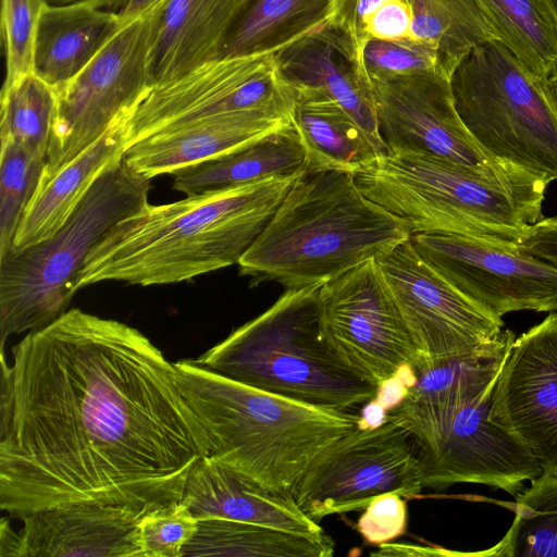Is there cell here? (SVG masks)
<instances>
[{
  "instance_id": "cell-17",
  "label": "cell",
  "mask_w": 557,
  "mask_h": 557,
  "mask_svg": "<svg viewBox=\"0 0 557 557\" xmlns=\"http://www.w3.org/2000/svg\"><path fill=\"white\" fill-rule=\"evenodd\" d=\"M490 416L557 475V312L515 338Z\"/></svg>"
},
{
  "instance_id": "cell-36",
  "label": "cell",
  "mask_w": 557,
  "mask_h": 557,
  "mask_svg": "<svg viewBox=\"0 0 557 557\" xmlns=\"http://www.w3.org/2000/svg\"><path fill=\"white\" fill-rule=\"evenodd\" d=\"M46 0H2L1 32L5 55L8 86L33 73L37 27Z\"/></svg>"
},
{
  "instance_id": "cell-40",
  "label": "cell",
  "mask_w": 557,
  "mask_h": 557,
  "mask_svg": "<svg viewBox=\"0 0 557 557\" xmlns=\"http://www.w3.org/2000/svg\"><path fill=\"white\" fill-rule=\"evenodd\" d=\"M519 247L557 267V216L541 218L528 230Z\"/></svg>"
},
{
  "instance_id": "cell-4",
  "label": "cell",
  "mask_w": 557,
  "mask_h": 557,
  "mask_svg": "<svg viewBox=\"0 0 557 557\" xmlns=\"http://www.w3.org/2000/svg\"><path fill=\"white\" fill-rule=\"evenodd\" d=\"M209 456L264 487L292 495L311 465L358 429L359 413L308 405L237 382L196 363H174Z\"/></svg>"
},
{
  "instance_id": "cell-19",
  "label": "cell",
  "mask_w": 557,
  "mask_h": 557,
  "mask_svg": "<svg viewBox=\"0 0 557 557\" xmlns=\"http://www.w3.org/2000/svg\"><path fill=\"white\" fill-rule=\"evenodd\" d=\"M290 123V116L270 110L231 112L158 132L131 146L129 168L152 180L221 158L249 146Z\"/></svg>"
},
{
  "instance_id": "cell-45",
  "label": "cell",
  "mask_w": 557,
  "mask_h": 557,
  "mask_svg": "<svg viewBox=\"0 0 557 557\" xmlns=\"http://www.w3.org/2000/svg\"><path fill=\"white\" fill-rule=\"evenodd\" d=\"M46 1L48 3H50V4L60 5V4L71 3V2H74V1H77V0H46Z\"/></svg>"
},
{
  "instance_id": "cell-12",
  "label": "cell",
  "mask_w": 557,
  "mask_h": 557,
  "mask_svg": "<svg viewBox=\"0 0 557 557\" xmlns=\"http://www.w3.org/2000/svg\"><path fill=\"white\" fill-rule=\"evenodd\" d=\"M423 490L414 442L387 420L375 429H357L323 453L307 470L292 496L313 521L364 510L377 496L418 497Z\"/></svg>"
},
{
  "instance_id": "cell-43",
  "label": "cell",
  "mask_w": 557,
  "mask_h": 557,
  "mask_svg": "<svg viewBox=\"0 0 557 557\" xmlns=\"http://www.w3.org/2000/svg\"><path fill=\"white\" fill-rule=\"evenodd\" d=\"M387 410L375 399H371L360 408L358 429H375L387 421Z\"/></svg>"
},
{
  "instance_id": "cell-20",
  "label": "cell",
  "mask_w": 557,
  "mask_h": 557,
  "mask_svg": "<svg viewBox=\"0 0 557 557\" xmlns=\"http://www.w3.org/2000/svg\"><path fill=\"white\" fill-rule=\"evenodd\" d=\"M181 500L198 520L224 518L311 537L327 535L292 495L269 490L209 455L194 466Z\"/></svg>"
},
{
  "instance_id": "cell-28",
  "label": "cell",
  "mask_w": 557,
  "mask_h": 557,
  "mask_svg": "<svg viewBox=\"0 0 557 557\" xmlns=\"http://www.w3.org/2000/svg\"><path fill=\"white\" fill-rule=\"evenodd\" d=\"M504 45L540 78L557 67V0H475Z\"/></svg>"
},
{
  "instance_id": "cell-18",
  "label": "cell",
  "mask_w": 557,
  "mask_h": 557,
  "mask_svg": "<svg viewBox=\"0 0 557 557\" xmlns=\"http://www.w3.org/2000/svg\"><path fill=\"white\" fill-rule=\"evenodd\" d=\"M134 508L73 504L23 517L18 532L1 520L0 556L141 557Z\"/></svg>"
},
{
  "instance_id": "cell-2",
  "label": "cell",
  "mask_w": 557,
  "mask_h": 557,
  "mask_svg": "<svg viewBox=\"0 0 557 557\" xmlns=\"http://www.w3.org/2000/svg\"><path fill=\"white\" fill-rule=\"evenodd\" d=\"M297 174L207 190L164 205L146 203L91 249L77 289L108 281L173 284L238 264Z\"/></svg>"
},
{
  "instance_id": "cell-14",
  "label": "cell",
  "mask_w": 557,
  "mask_h": 557,
  "mask_svg": "<svg viewBox=\"0 0 557 557\" xmlns=\"http://www.w3.org/2000/svg\"><path fill=\"white\" fill-rule=\"evenodd\" d=\"M321 326L338 358L377 386L418 356L376 260L363 262L320 288Z\"/></svg>"
},
{
  "instance_id": "cell-35",
  "label": "cell",
  "mask_w": 557,
  "mask_h": 557,
  "mask_svg": "<svg viewBox=\"0 0 557 557\" xmlns=\"http://www.w3.org/2000/svg\"><path fill=\"white\" fill-rule=\"evenodd\" d=\"M137 530L141 557H182L198 530V519L177 499L146 511Z\"/></svg>"
},
{
  "instance_id": "cell-21",
  "label": "cell",
  "mask_w": 557,
  "mask_h": 557,
  "mask_svg": "<svg viewBox=\"0 0 557 557\" xmlns=\"http://www.w3.org/2000/svg\"><path fill=\"white\" fill-rule=\"evenodd\" d=\"M248 0H163L149 51L150 86L177 79L218 60Z\"/></svg>"
},
{
  "instance_id": "cell-7",
  "label": "cell",
  "mask_w": 557,
  "mask_h": 557,
  "mask_svg": "<svg viewBox=\"0 0 557 557\" xmlns=\"http://www.w3.org/2000/svg\"><path fill=\"white\" fill-rule=\"evenodd\" d=\"M151 180L124 159L94 184L48 239L0 260V339L39 330L65 312L91 249L122 219L148 203Z\"/></svg>"
},
{
  "instance_id": "cell-29",
  "label": "cell",
  "mask_w": 557,
  "mask_h": 557,
  "mask_svg": "<svg viewBox=\"0 0 557 557\" xmlns=\"http://www.w3.org/2000/svg\"><path fill=\"white\" fill-rule=\"evenodd\" d=\"M334 549L329 534L311 537L249 522L208 518L198 520V530L183 556L331 557Z\"/></svg>"
},
{
  "instance_id": "cell-41",
  "label": "cell",
  "mask_w": 557,
  "mask_h": 557,
  "mask_svg": "<svg viewBox=\"0 0 557 557\" xmlns=\"http://www.w3.org/2000/svg\"><path fill=\"white\" fill-rule=\"evenodd\" d=\"M417 372L413 366L404 364L395 374L377 385L375 399L384 409L391 411L399 406L409 395L417 382Z\"/></svg>"
},
{
  "instance_id": "cell-44",
  "label": "cell",
  "mask_w": 557,
  "mask_h": 557,
  "mask_svg": "<svg viewBox=\"0 0 557 557\" xmlns=\"http://www.w3.org/2000/svg\"><path fill=\"white\" fill-rule=\"evenodd\" d=\"M547 85H548L549 90L553 95V98L557 104V67L552 73V75L547 78Z\"/></svg>"
},
{
  "instance_id": "cell-16",
  "label": "cell",
  "mask_w": 557,
  "mask_h": 557,
  "mask_svg": "<svg viewBox=\"0 0 557 557\" xmlns=\"http://www.w3.org/2000/svg\"><path fill=\"white\" fill-rule=\"evenodd\" d=\"M419 256L468 299L502 318L557 310V267L520 247L443 233H411Z\"/></svg>"
},
{
  "instance_id": "cell-26",
  "label": "cell",
  "mask_w": 557,
  "mask_h": 557,
  "mask_svg": "<svg viewBox=\"0 0 557 557\" xmlns=\"http://www.w3.org/2000/svg\"><path fill=\"white\" fill-rule=\"evenodd\" d=\"M305 162L302 141L290 122L249 146L174 174L173 188L190 196L270 176L297 174L305 169Z\"/></svg>"
},
{
  "instance_id": "cell-39",
  "label": "cell",
  "mask_w": 557,
  "mask_h": 557,
  "mask_svg": "<svg viewBox=\"0 0 557 557\" xmlns=\"http://www.w3.org/2000/svg\"><path fill=\"white\" fill-rule=\"evenodd\" d=\"M412 14L406 0H385L368 18V39L411 38Z\"/></svg>"
},
{
  "instance_id": "cell-31",
  "label": "cell",
  "mask_w": 557,
  "mask_h": 557,
  "mask_svg": "<svg viewBox=\"0 0 557 557\" xmlns=\"http://www.w3.org/2000/svg\"><path fill=\"white\" fill-rule=\"evenodd\" d=\"M483 556L557 557V475L542 473L515 503V518L505 536Z\"/></svg>"
},
{
  "instance_id": "cell-13",
  "label": "cell",
  "mask_w": 557,
  "mask_h": 557,
  "mask_svg": "<svg viewBox=\"0 0 557 557\" xmlns=\"http://www.w3.org/2000/svg\"><path fill=\"white\" fill-rule=\"evenodd\" d=\"M295 100L274 53L218 59L151 87L129 116L127 149L163 129L214 115L270 110L290 116Z\"/></svg>"
},
{
  "instance_id": "cell-37",
  "label": "cell",
  "mask_w": 557,
  "mask_h": 557,
  "mask_svg": "<svg viewBox=\"0 0 557 557\" xmlns=\"http://www.w3.org/2000/svg\"><path fill=\"white\" fill-rule=\"evenodd\" d=\"M407 529V505L405 497L385 493L375 497L357 522L363 540L372 545L389 543L401 536Z\"/></svg>"
},
{
  "instance_id": "cell-10",
  "label": "cell",
  "mask_w": 557,
  "mask_h": 557,
  "mask_svg": "<svg viewBox=\"0 0 557 557\" xmlns=\"http://www.w3.org/2000/svg\"><path fill=\"white\" fill-rule=\"evenodd\" d=\"M161 2L125 25L57 92V116L39 183L92 145L120 116L133 113L151 88L149 51Z\"/></svg>"
},
{
  "instance_id": "cell-11",
  "label": "cell",
  "mask_w": 557,
  "mask_h": 557,
  "mask_svg": "<svg viewBox=\"0 0 557 557\" xmlns=\"http://www.w3.org/2000/svg\"><path fill=\"white\" fill-rule=\"evenodd\" d=\"M368 79L387 153L442 159L503 184L540 180L484 153L459 117L449 76L424 72Z\"/></svg>"
},
{
  "instance_id": "cell-34",
  "label": "cell",
  "mask_w": 557,
  "mask_h": 557,
  "mask_svg": "<svg viewBox=\"0 0 557 557\" xmlns=\"http://www.w3.org/2000/svg\"><path fill=\"white\" fill-rule=\"evenodd\" d=\"M366 77L437 72L451 77L438 52L430 45L413 39H370L359 63Z\"/></svg>"
},
{
  "instance_id": "cell-3",
  "label": "cell",
  "mask_w": 557,
  "mask_h": 557,
  "mask_svg": "<svg viewBox=\"0 0 557 557\" xmlns=\"http://www.w3.org/2000/svg\"><path fill=\"white\" fill-rule=\"evenodd\" d=\"M410 235L404 220L363 195L354 174L302 170L238 268L256 284L323 285Z\"/></svg>"
},
{
  "instance_id": "cell-22",
  "label": "cell",
  "mask_w": 557,
  "mask_h": 557,
  "mask_svg": "<svg viewBox=\"0 0 557 557\" xmlns=\"http://www.w3.org/2000/svg\"><path fill=\"white\" fill-rule=\"evenodd\" d=\"M281 76L294 88L318 90L337 101L382 153L370 82L348 45L325 24L274 53Z\"/></svg>"
},
{
  "instance_id": "cell-32",
  "label": "cell",
  "mask_w": 557,
  "mask_h": 557,
  "mask_svg": "<svg viewBox=\"0 0 557 557\" xmlns=\"http://www.w3.org/2000/svg\"><path fill=\"white\" fill-rule=\"evenodd\" d=\"M57 110V91L34 73L2 86L0 138L47 160Z\"/></svg>"
},
{
  "instance_id": "cell-42",
  "label": "cell",
  "mask_w": 557,
  "mask_h": 557,
  "mask_svg": "<svg viewBox=\"0 0 557 557\" xmlns=\"http://www.w3.org/2000/svg\"><path fill=\"white\" fill-rule=\"evenodd\" d=\"M163 0H100L107 11L115 14L125 26L139 18Z\"/></svg>"
},
{
  "instance_id": "cell-33",
  "label": "cell",
  "mask_w": 557,
  "mask_h": 557,
  "mask_svg": "<svg viewBox=\"0 0 557 557\" xmlns=\"http://www.w3.org/2000/svg\"><path fill=\"white\" fill-rule=\"evenodd\" d=\"M0 260L13 250V243L46 166L47 160L14 141L0 138Z\"/></svg>"
},
{
  "instance_id": "cell-23",
  "label": "cell",
  "mask_w": 557,
  "mask_h": 557,
  "mask_svg": "<svg viewBox=\"0 0 557 557\" xmlns=\"http://www.w3.org/2000/svg\"><path fill=\"white\" fill-rule=\"evenodd\" d=\"M131 114L120 116L92 145L38 184L17 228L12 252L51 237L97 180L124 159Z\"/></svg>"
},
{
  "instance_id": "cell-30",
  "label": "cell",
  "mask_w": 557,
  "mask_h": 557,
  "mask_svg": "<svg viewBox=\"0 0 557 557\" xmlns=\"http://www.w3.org/2000/svg\"><path fill=\"white\" fill-rule=\"evenodd\" d=\"M412 14L411 38L432 46L447 70L479 45L497 40L475 0H406Z\"/></svg>"
},
{
  "instance_id": "cell-25",
  "label": "cell",
  "mask_w": 557,
  "mask_h": 557,
  "mask_svg": "<svg viewBox=\"0 0 557 557\" xmlns=\"http://www.w3.org/2000/svg\"><path fill=\"white\" fill-rule=\"evenodd\" d=\"M295 89L290 122L306 151L304 170L355 174L384 154L337 101L314 89Z\"/></svg>"
},
{
  "instance_id": "cell-5",
  "label": "cell",
  "mask_w": 557,
  "mask_h": 557,
  "mask_svg": "<svg viewBox=\"0 0 557 557\" xmlns=\"http://www.w3.org/2000/svg\"><path fill=\"white\" fill-rule=\"evenodd\" d=\"M322 285L286 289L264 312L197 359L199 366L308 405L355 411L377 386L350 370L321 326Z\"/></svg>"
},
{
  "instance_id": "cell-38",
  "label": "cell",
  "mask_w": 557,
  "mask_h": 557,
  "mask_svg": "<svg viewBox=\"0 0 557 557\" xmlns=\"http://www.w3.org/2000/svg\"><path fill=\"white\" fill-rule=\"evenodd\" d=\"M385 0H332L325 25L348 45L358 64L368 42L367 21Z\"/></svg>"
},
{
  "instance_id": "cell-24",
  "label": "cell",
  "mask_w": 557,
  "mask_h": 557,
  "mask_svg": "<svg viewBox=\"0 0 557 557\" xmlns=\"http://www.w3.org/2000/svg\"><path fill=\"white\" fill-rule=\"evenodd\" d=\"M124 27L100 0L46 3L37 27L33 73L57 92Z\"/></svg>"
},
{
  "instance_id": "cell-1",
  "label": "cell",
  "mask_w": 557,
  "mask_h": 557,
  "mask_svg": "<svg viewBox=\"0 0 557 557\" xmlns=\"http://www.w3.org/2000/svg\"><path fill=\"white\" fill-rule=\"evenodd\" d=\"M0 508L148 511L181 499L209 438L174 363L140 331L78 308L1 354Z\"/></svg>"
},
{
  "instance_id": "cell-9",
  "label": "cell",
  "mask_w": 557,
  "mask_h": 557,
  "mask_svg": "<svg viewBox=\"0 0 557 557\" xmlns=\"http://www.w3.org/2000/svg\"><path fill=\"white\" fill-rule=\"evenodd\" d=\"M494 387L449 405L408 396L387 412L414 442L423 488L476 483L517 497L543 473L532 451L491 419Z\"/></svg>"
},
{
  "instance_id": "cell-27",
  "label": "cell",
  "mask_w": 557,
  "mask_h": 557,
  "mask_svg": "<svg viewBox=\"0 0 557 557\" xmlns=\"http://www.w3.org/2000/svg\"><path fill=\"white\" fill-rule=\"evenodd\" d=\"M332 0H248L220 58L273 54L322 27Z\"/></svg>"
},
{
  "instance_id": "cell-15",
  "label": "cell",
  "mask_w": 557,
  "mask_h": 557,
  "mask_svg": "<svg viewBox=\"0 0 557 557\" xmlns=\"http://www.w3.org/2000/svg\"><path fill=\"white\" fill-rule=\"evenodd\" d=\"M375 260L414 346L416 370L474 352L502 333V318L445 281L409 238Z\"/></svg>"
},
{
  "instance_id": "cell-6",
  "label": "cell",
  "mask_w": 557,
  "mask_h": 557,
  "mask_svg": "<svg viewBox=\"0 0 557 557\" xmlns=\"http://www.w3.org/2000/svg\"><path fill=\"white\" fill-rule=\"evenodd\" d=\"M354 178L370 200L404 220L411 233L455 234L519 247L542 218L546 184H503L442 159L384 153Z\"/></svg>"
},
{
  "instance_id": "cell-8",
  "label": "cell",
  "mask_w": 557,
  "mask_h": 557,
  "mask_svg": "<svg viewBox=\"0 0 557 557\" xmlns=\"http://www.w3.org/2000/svg\"><path fill=\"white\" fill-rule=\"evenodd\" d=\"M450 86L459 117L485 154L546 185L557 181V104L547 79L490 40L462 59Z\"/></svg>"
}]
</instances>
